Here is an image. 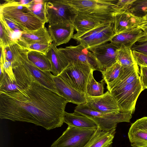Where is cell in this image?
Segmentation results:
<instances>
[{
    "label": "cell",
    "mask_w": 147,
    "mask_h": 147,
    "mask_svg": "<svg viewBox=\"0 0 147 147\" xmlns=\"http://www.w3.org/2000/svg\"><path fill=\"white\" fill-rule=\"evenodd\" d=\"M119 48L110 42L100 45L88 49L94 55L104 70L117 61V52Z\"/></svg>",
    "instance_id": "obj_14"
},
{
    "label": "cell",
    "mask_w": 147,
    "mask_h": 147,
    "mask_svg": "<svg viewBox=\"0 0 147 147\" xmlns=\"http://www.w3.org/2000/svg\"><path fill=\"white\" fill-rule=\"evenodd\" d=\"M116 128L109 131H102L98 128L87 147H109L113 143Z\"/></svg>",
    "instance_id": "obj_23"
},
{
    "label": "cell",
    "mask_w": 147,
    "mask_h": 147,
    "mask_svg": "<svg viewBox=\"0 0 147 147\" xmlns=\"http://www.w3.org/2000/svg\"><path fill=\"white\" fill-rule=\"evenodd\" d=\"M144 36L143 31L137 27L115 35L110 42L119 48L123 45L131 49L136 42Z\"/></svg>",
    "instance_id": "obj_19"
},
{
    "label": "cell",
    "mask_w": 147,
    "mask_h": 147,
    "mask_svg": "<svg viewBox=\"0 0 147 147\" xmlns=\"http://www.w3.org/2000/svg\"><path fill=\"white\" fill-rule=\"evenodd\" d=\"M113 24L100 26L81 36L72 38L87 49L106 43L116 35Z\"/></svg>",
    "instance_id": "obj_11"
},
{
    "label": "cell",
    "mask_w": 147,
    "mask_h": 147,
    "mask_svg": "<svg viewBox=\"0 0 147 147\" xmlns=\"http://www.w3.org/2000/svg\"><path fill=\"white\" fill-rule=\"evenodd\" d=\"M143 90L140 77L131 83L109 91L116 100L121 111L133 114L138 98Z\"/></svg>",
    "instance_id": "obj_4"
},
{
    "label": "cell",
    "mask_w": 147,
    "mask_h": 147,
    "mask_svg": "<svg viewBox=\"0 0 147 147\" xmlns=\"http://www.w3.org/2000/svg\"><path fill=\"white\" fill-rule=\"evenodd\" d=\"M142 30L143 31L144 33L145 36H147V29H145Z\"/></svg>",
    "instance_id": "obj_43"
},
{
    "label": "cell",
    "mask_w": 147,
    "mask_h": 147,
    "mask_svg": "<svg viewBox=\"0 0 147 147\" xmlns=\"http://www.w3.org/2000/svg\"><path fill=\"white\" fill-rule=\"evenodd\" d=\"M14 40L18 44L29 51L37 52L46 55L51 44L39 42L28 44L19 38L14 39Z\"/></svg>",
    "instance_id": "obj_29"
},
{
    "label": "cell",
    "mask_w": 147,
    "mask_h": 147,
    "mask_svg": "<svg viewBox=\"0 0 147 147\" xmlns=\"http://www.w3.org/2000/svg\"><path fill=\"white\" fill-rule=\"evenodd\" d=\"M97 129H83L68 126L50 147H85Z\"/></svg>",
    "instance_id": "obj_7"
},
{
    "label": "cell",
    "mask_w": 147,
    "mask_h": 147,
    "mask_svg": "<svg viewBox=\"0 0 147 147\" xmlns=\"http://www.w3.org/2000/svg\"><path fill=\"white\" fill-rule=\"evenodd\" d=\"M118 13H89L77 12L73 24L76 33L73 38L81 36L100 26L114 23L115 16Z\"/></svg>",
    "instance_id": "obj_5"
},
{
    "label": "cell",
    "mask_w": 147,
    "mask_h": 147,
    "mask_svg": "<svg viewBox=\"0 0 147 147\" xmlns=\"http://www.w3.org/2000/svg\"><path fill=\"white\" fill-rule=\"evenodd\" d=\"M12 64L13 62L6 60L5 55L3 64L4 71L12 81L16 82L12 68Z\"/></svg>",
    "instance_id": "obj_36"
},
{
    "label": "cell",
    "mask_w": 147,
    "mask_h": 147,
    "mask_svg": "<svg viewBox=\"0 0 147 147\" xmlns=\"http://www.w3.org/2000/svg\"><path fill=\"white\" fill-rule=\"evenodd\" d=\"M74 30L73 24L63 22L49 24L48 30L53 43L57 47L68 43L73 38Z\"/></svg>",
    "instance_id": "obj_15"
},
{
    "label": "cell",
    "mask_w": 147,
    "mask_h": 147,
    "mask_svg": "<svg viewBox=\"0 0 147 147\" xmlns=\"http://www.w3.org/2000/svg\"><path fill=\"white\" fill-rule=\"evenodd\" d=\"M19 88L17 82L12 81L5 71L3 75L0 77V92H15Z\"/></svg>",
    "instance_id": "obj_31"
},
{
    "label": "cell",
    "mask_w": 147,
    "mask_h": 147,
    "mask_svg": "<svg viewBox=\"0 0 147 147\" xmlns=\"http://www.w3.org/2000/svg\"><path fill=\"white\" fill-rule=\"evenodd\" d=\"M142 21L141 18L135 16L128 10H123L115 16L114 32L116 35L137 28Z\"/></svg>",
    "instance_id": "obj_17"
},
{
    "label": "cell",
    "mask_w": 147,
    "mask_h": 147,
    "mask_svg": "<svg viewBox=\"0 0 147 147\" xmlns=\"http://www.w3.org/2000/svg\"><path fill=\"white\" fill-rule=\"evenodd\" d=\"M64 123L68 126L83 129H97L96 123L87 116L73 113H65Z\"/></svg>",
    "instance_id": "obj_22"
},
{
    "label": "cell",
    "mask_w": 147,
    "mask_h": 147,
    "mask_svg": "<svg viewBox=\"0 0 147 147\" xmlns=\"http://www.w3.org/2000/svg\"><path fill=\"white\" fill-rule=\"evenodd\" d=\"M77 12L84 13H116L123 10L116 0H66Z\"/></svg>",
    "instance_id": "obj_9"
},
{
    "label": "cell",
    "mask_w": 147,
    "mask_h": 147,
    "mask_svg": "<svg viewBox=\"0 0 147 147\" xmlns=\"http://www.w3.org/2000/svg\"><path fill=\"white\" fill-rule=\"evenodd\" d=\"M132 53L134 59L138 65L147 66V55L134 50H132Z\"/></svg>",
    "instance_id": "obj_35"
},
{
    "label": "cell",
    "mask_w": 147,
    "mask_h": 147,
    "mask_svg": "<svg viewBox=\"0 0 147 147\" xmlns=\"http://www.w3.org/2000/svg\"><path fill=\"white\" fill-rule=\"evenodd\" d=\"M20 88L12 92H0V118L26 122L47 130L61 127L68 102L36 81L19 62L12 64Z\"/></svg>",
    "instance_id": "obj_1"
},
{
    "label": "cell",
    "mask_w": 147,
    "mask_h": 147,
    "mask_svg": "<svg viewBox=\"0 0 147 147\" xmlns=\"http://www.w3.org/2000/svg\"><path fill=\"white\" fill-rule=\"evenodd\" d=\"M10 46L14 55V61L20 62L40 84L58 94L53 74L51 72L42 71L28 59V50L18 44L14 40Z\"/></svg>",
    "instance_id": "obj_3"
},
{
    "label": "cell",
    "mask_w": 147,
    "mask_h": 147,
    "mask_svg": "<svg viewBox=\"0 0 147 147\" xmlns=\"http://www.w3.org/2000/svg\"><path fill=\"white\" fill-rule=\"evenodd\" d=\"M92 69L86 63L79 61L74 62L59 76L73 88L86 94L88 81Z\"/></svg>",
    "instance_id": "obj_6"
},
{
    "label": "cell",
    "mask_w": 147,
    "mask_h": 147,
    "mask_svg": "<svg viewBox=\"0 0 147 147\" xmlns=\"http://www.w3.org/2000/svg\"><path fill=\"white\" fill-rule=\"evenodd\" d=\"M89 143L85 147H86L88 146V144H89Z\"/></svg>",
    "instance_id": "obj_45"
},
{
    "label": "cell",
    "mask_w": 147,
    "mask_h": 147,
    "mask_svg": "<svg viewBox=\"0 0 147 147\" xmlns=\"http://www.w3.org/2000/svg\"><path fill=\"white\" fill-rule=\"evenodd\" d=\"M52 77L58 94L68 102L80 105L86 102V95L76 90L67 84L59 75Z\"/></svg>",
    "instance_id": "obj_13"
},
{
    "label": "cell",
    "mask_w": 147,
    "mask_h": 147,
    "mask_svg": "<svg viewBox=\"0 0 147 147\" xmlns=\"http://www.w3.org/2000/svg\"><path fill=\"white\" fill-rule=\"evenodd\" d=\"M135 1V0H117V4L124 10H128L129 7Z\"/></svg>",
    "instance_id": "obj_39"
},
{
    "label": "cell",
    "mask_w": 147,
    "mask_h": 147,
    "mask_svg": "<svg viewBox=\"0 0 147 147\" xmlns=\"http://www.w3.org/2000/svg\"><path fill=\"white\" fill-rule=\"evenodd\" d=\"M86 105L91 109L105 113H115L121 111L115 98L107 91L102 96L90 97L86 95Z\"/></svg>",
    "instance_id": "obj_12"
},
{
    "label": "cell",
    "mask_w": 147,
    "mask_h": 147,
    "mask_svg": "<svg viewBox=\"0 0 147 147\" xmlns=\"http://www.w3.org/2000/svg\"><path fill=\"white\" fill-rule=\"evenodd\" d=\"M138 66L136 63L130 67H123L118 77L107 84L108 91L131 83L139 78L140 72Z\"/></svg>",
    "instance_id": "obj_18"
},
{
    "label": "cell",
    "mask_w": 147,
    "mask_h": 147,
    "mask_svg": "<svg viewBox=\"0 0 147 147\" xmlns=\"http://www.w3.org/2000/svg\"><path fill=\"white\" fill-rule=\"evenodd\" d=\"M19 38L28 44L39 42L51 44L53 42L48 30L45 26L35 30L26 29L21 33Z\"/></svg>",
    "instance_id": "obj_21"
},
{
    "label": "cell",
    "mask_w": 147,
    "mask_h": 147,
    "mask_svg": "<svg viewBox=\"0 0 147 147\" xmlns=\"http://www.w3.org/2000/svg\"><path fill=\"white\" fill-rule=\"evenodd\" d=\"M4 51L6 60L12 62H14V57L10 45L5 47Z\"/></svg>",
    "instance_id": "obj_38"
},
{
    "label": "cell",
    "mask_w": 147,
    "mask_h": 147,
    "mask_svg": "<svg viewBox=\"0 0 147 147\" xmlns=\"http://www.w3.org/2000/svg\"><path fill=\"white\" fill-rule=\"evenodd\" d=\"M123 67L117 61L102 71L103 78L101 82L104 81L107 84L115 80L119 76Z\"/></svg>",
    "instance_id": "obj_27"
},
{
    "label": "cell",
    "mask_w": 147,
    "mask_h": 147,
    "mask_svg": "<svg viewBox=\"0 0 147 147\" xmlns=\"http://www.w3.org/2000/svg\"><path fill=\"white\" fill-rule=\"evenodd\" d=\"M131 49L147 55V36H144L140 38L133 45Z\"/></svg>",
    "instance_id": "obj_34"
},
{
    "label": "cell",
    "mask_w": 147,
    "mask_h": 147,
    "mask_svg": "<svg viewBox=\"0 0 147 147\" xmlns=\"http://www.w3.org/2000/svg\"><path fill=\"white\" fill-rule=\"evenodd\" d=\"M128 137L133 147H147V117L137 120L131 125Z\"/></svg>",
    "instance_id": "obj_16"
},
{
    "label": "cell",
    "mask_w": 147,
    "mask_h": 147,
    "mask_svg": "<svg viewBox=\"0 0 147 147\" xmlns=\"http://www.w3.org/2000/svg\"><path fill=\"white\" fill-rule=\"evenodd\" d=\"M58 51L70 64L74 62L79 61L87 64L94 71L101 72L104 70L93 54L81 44L59 48Z\"/></svg>",
    "instance_id": "obj_10"
},
{
    "label": "cell",
    "mask_w": 147,
    "mask_h": 147,
    "mask_svg": "<svg viewBox=\"0 0 147 147\" xmlns=\"http://www.w3.org/2000/svg\"><path fill=\"white\" fill-rule=\"evenodd\" d=\"M0 19H2L11 34L15 32H19L22 33L27 29L7 17L0 15Z\"/></svg>",
    "instance_id": "obj_33"
},
{
    "label": "cell",
    "mask_w": 147,
    "mask_h": 147,
    "mask_svg": "<svg viewBox=\"0 0 147 147\" xmlns=\"http://www.w3.org/2000/svg\"><path fill=\"white\" fill-rule=\"evenodd\" d=\"M142 21H147V12L146 15L141 18Z\"/></svg>",
    "instance_id": "obj_42"
},
{
    "label": "cell",
    "mask_w": 147,
    "mask_h": 147,
    "mask_svg": "<svg viewBox=\"0 0 147 147\" xmlns=\"http://www.w3.org/2000/svg\"><path fill=\"white\" fill-rule=\"evenodd\" d=\"M28 7L32 13L45 23L48 22L46 15V0H32Z\"/></svg>",
    "instance_id": "obj_28"
},
{
    "label": "cell",
    "mask_w": 147,
    "mask_h": 147,
    "mask_svg": "<svg viewBox=\"0 0 147 147\" xmlns=\"http://www.w3.org/2000/svg\"><path fill=\"white\" fill-rule=\"evenodd\" d=\"M13 42L11 32L4 22L0 19V47L5 48Z\"/></svg>",
    "instance_id": "obj_32"
},
{
    "label": "cell",
    "mask_w": 147,
    "mask_h": 147,
    "mask_svg": "<svg viewBox=\"0 0 147 147\" xmlns=\"http://www.w3.org/2000/svg\"><path fill=\"white\" fill-rule=\"evenodd\" d=\"M109 147H112V144L110 145Z\"/></svg>",
    "instance_id": "obj_44"
},
{
    "label": "cell",
    "mask_w": 147,
    "mask_h": 147,
    "mask_svg": "<svg viewBox=\"0 0 147 147\" xmlns=\"http://www.w3.org/2000/svg\"><path fill=\"white\" fill-rule=\"evenodd\" d=\"M46 15L49 24L63 22L73 24L77 12L66 0H46Z\"/></svg>",
    "instance_id": "obj_8"
},
{
    "label": "cell",
    "mask_w": 147,
    "mask_h": 147,
    "mask_svg": "<svg viewBox=\"0 0 147 147\" xmlns=\"http://www.w3.org/2000/svg\"><path fill=\"white\" fill-rule=\"evenodd\" d=\"M116 60L123 67H130L137 63L131 49L123 45H121L117 51Z\"/></svg>",
    "instance_id": "obj_26"
},
{
    "label": "cell",
    "mask_w": 147,
    "mask_h": 147,
    "mask_svg": "<svg viewBox=\"0 0 147 147\" xmlns=\"http://www.w3.org/2000/svg\"><path fill=\"white\" fill-rule=\"evenodd\" d=\"M32 0H6L5 3L17 5H28Z\"/></svg>",
    "instance_id": "obj_40"
},
{
    "label": "cell",
    "mask_w": 147,
    "mask_h": 147,
    "mask_svg": "<svg viewBox=\"0 0 147 147\" xmlns=\"http://www.w3.org/2000/svg\"><path fill=\"white\" fill-rule=\"evenodd\" d=\"M28 56L29 60L41 70L51 72V64L46 55L37 52L28 51Z\"/></svg>",
    "instance_id": "obj_24"
},
{
    "label": "cell",
    "mask_w": 147,
    "mask_h": 147,
    "mask_svg": "<svg viewBox=\"0 0 147 147\" xmlns=\"http://www.w3.org/2000/svg\"><path fill=\"white\" fill-rule=\"evenodd\" d=\"M140 67V79L143 90L147 89V66Z\"/></svg>",
    "instance_id": "obj_37"
},
{
    "label": "cell",
    "mask_w": 147,
    "mask_h": 147,
    "mask_svg": "<svg viewBox=\"0 0 147 147\" xmlns=\"http://www.w3.org/2000/svg\"><path fill=\"white\" fill-rule=\"evenodd\" d=\"M137 28L142 30L145 29H147V21H142Z\"/></svg>",
    "instance_id": "obj_41"
},
{
    "label": "cell",
    "mask_w": 147,
    "mask_h": 147,
    "mask_svg": "<svg viewBox=\"0 0 147 147\" xmlns=\"http://www.w3.org/2000/svg\"><path fill=\"white\" fill-rule=\"evenodd\" d=\"M46 55L51 64V72L55 76L59 75L71 64L59 53L58 48L53 43H51Z\"/></svg>",
    "instance_id": "obj_20"
},
{
    "label": "cell",
    "mask_w": 147,
    "mask_h": 147,
    "mask_svg": "<svg viewBox=\"0 0 147 147\" xmlns=\"http://www.w3.org/2000/svg\"><path fill=\"white\" fill-rule=\"evenodd\" d=\"M92 69L88 81L86 95L90 97H97L102 95L104 94V81L97 82L94 78Z\"/></svg>",
    "instance_id": "obj_25"
},
{
    "label": "cell",
    "mask_w": 147,
    "mask_h": 147,
    "mask_svg": "<svg viewBox=\"0 0 147 147\" xmlns=\"http://www.w3.org/2000/svg\"><path fill=\"white\" fill-rule=\"evenodd\" d=\"M128 10L135 16L142 18L147 12V0H135Z\"/></svg>",
    "instance_id": "obj_30"
},
{
    "label": "cell",
    "mask_w": 147,
    "mask_h": 147,
    "mask_svg": "<svg viewBox=\"0 0 147 147\" xmlns=\"http://www.w3.org/2000/svg\"><path fill=\"white\" fill-rule=\"evenodd\" d=\"M28 5L4 3L0 5V15L10 18L28 30H35L45 27V23L30 11Z\"/></svg>",
    "instance_id": "obj_2"
}]
</instances>
